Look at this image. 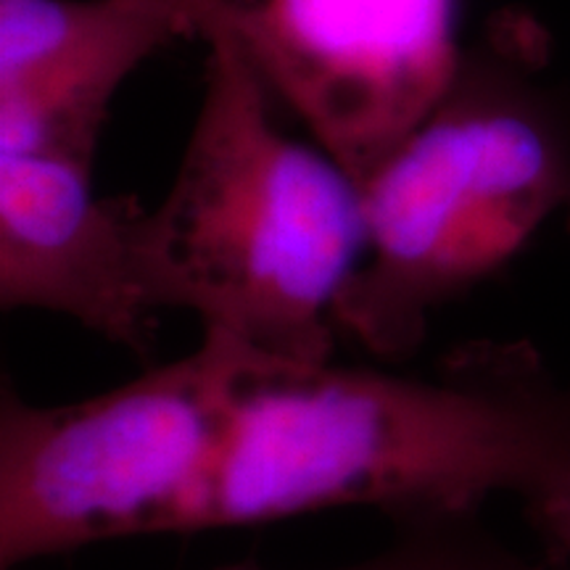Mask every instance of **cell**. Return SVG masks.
<instances>
[{
	"mask_svg": "<svg viewBox=\"0 0 570 570\" xmlns=\"http://www.w3.org/2000/svg\"><path fill=\"white\" fill-rule=\"evenodd\" d=\"M568 473L570 383L525 344H465L410 375L244 346L185 531L333 508L479 512L491 494L525 502Z\"/></svg>",
	"mask_w": 570,
	"mask_h": 570,
	"instance_id": "obj_1",
	"label": "cell"
},
{
	"mask_svg": "<svg viewBox=\"0 0 570 570\" xmlns=\"http://www.w3.org/2000/svg\"><path fill=\"white\" fill-rule=\"evenodd\" d=\"M206 42L202 109L146 223L161 306L256 354L331 362L338 296L365 256L362 194L331 156L277 130L230 32Z\"/></svg>",
	"mask_w": 570,
	"mask_h": 570,
	"instance_id": "obj_2",
	"label": "cell"
},
{
	"mask_svg": "<svg viewBox=\"0 0 570 570\" xmlns=\"http://www.w3.org/2000/svg\"><path fill=\"white\" fill-rule=\"evenodd\" d=\"M523 38L462 56L431 117L362 185L365 256L336 327L381 360L423 346L428 317L487 281L570 209V132L525 80Z\"/></svg>",
	"mask_w": 570,
	"mask_h": 570,
	"instance_id": "obj_3",
	"label": "cell"
},
{
	"mask_svg": "<svg viewBox=\"0 0 570 570\" xmlns=\"http://www.w3.org/2000/svg\"><path fill=\"white\" fill-rule=\"evenodd\" d=\"M244 344L206 331L183 360L75 404L0 396L3 568L98 541L185 531L230 420Z\"/></svg>",
	"mask_w": 570,
	"mask_h": 570,
	"instance_id": "obj_4",
	"label": "cell"
},
{
	"mask_svg": "<svg viewBox=\"0 0 570 570\" xmlns=\"http://www.w3.org/2000/svg\"><path fill=\"white\" fill-rule=\"evenodd\" d=\"M454 13L458 0H244L225 30L362 188L458 80Z\"/></svg>",
	"mask_w": 570,
	"mask_h": 570,
	"instance_id": "obj_5",
	"label": "cell"
},
{
	"mask_svg": "<svg viewBox=\"0 0 570 570\" xmlns=\"http://www.w3.org/2000/svg\"><path fill=\"white\" fill-rule=\"evenodd\" d=\"M92 167L48 154H0V306L77 320L148 354L164 309L148 256V209L101 198Z\"/></svg>",
	"mask_w": 570,
	"mask_h": 570,
	"instance_id": "obj_6",
	"label": "cell"
},
{
	"mask_svg": "<svg viewBox=\"0 0 570 570\" xmlns=\"http://www.w3.org/2000/svg\"><path fill=\"white\" fill-rule=\"evenodd\" d=\"M183 35L138 0H0V154L92 167L114 92Z\"/></svg>",
	"mask_w": 570,
	"mask_h": 570,
	"instance_id": "obj_7",
	"label": "cell"
},
{
	"mask_svg": "<svg viewBox=\"0 0 570 570\" xmlns=\"http://www.w3.org/2000/svg\"><path fill=\"white\" fill-rule=\"evenodd\" d=\"M394 520L381 552L333 570H560L537 566L481 525L479 512H415ZM217 570H269L252 560Z\"/></svg>",
	"mask_w": 570,
	"mask_h": 570,
	"instance_id": "obj_8",
	"label": "cell"
},
{
	"mask_svg": "<svg viewBox=\"0 0 570 570\" xmlns=\"http://www.w3.org/2000/svg\"><path fill=\"white\" fill-rule=\"evenodd\" d=\"M525 515L544 541L552 566L570 570V473L541 494L525 499Z\"/></svg>",
	"mask_w": 570,
	"mask_h": 570,
	"instance_id": "obj_9",
	"label": "cell"
},
{
	"mask_svg": "<svg viewBox=\"0 0 570 570\" xmlns=\"http://www.w3.org/2000/svg\"><path fill=\"white\" fill-rule=\"evenodd\" d=\"M138 3L173 13L175 19L183 21L188 35H202L204 40L225 30L227 13L219 0H138Z\"/></svg>",
	"mask_w": 570,
	"mask_h": 570,
	"instance_id": "obj_10",
	"label": "cell"
},
{
	"mask_svg": "<svg viewBox=\"0 0 570 570\" xmlns=\"http://www.w3.org/2000/svg\"><path fill=\"white\" fill-rule=\"evenodd\" d=\"M219 3H223V9H225V13H230L233 9H238L240 3H244V0H219ZM227 21V19H225Z\"/></svg>",
	"mask_w": 570,
	"mask_h": 570,
	"instance_id": "obj_11",
	"label": "cell"
}]
</instances>
